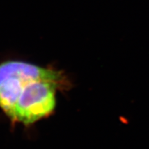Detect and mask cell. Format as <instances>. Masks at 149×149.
I'll list each match as a JSON object with an SVG mask.
<instances>
[{
    "mask_svg": "<svg viewBox=\"0 0 149 149\" xmlns=\"http://www.w3.org/2000/svg\"><path fill=\"white\" fill-rule=\"evenodd\" d=\"M71 82L64 72L19 60L0 63V109L12 123L30 126L55 111L57 93Z\"/></svg>",
    "mask_w": 149,
    "mask_h": 149,
    "instance_id": "6da1fadb",
    "label": "cell"
}]
</instances>
